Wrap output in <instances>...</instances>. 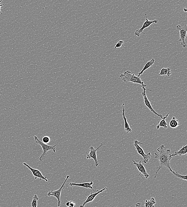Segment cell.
Masks as SVG:
<instances>
[{
  "mask_svg": "<svg viewBox=\"0 0 187 207\" xmlns=\"http://www.w3.org/2000/svg\"><path fill=\"white\" fill-rule=\"evenodd\" d=\"M158 153H154V158L157 159L159 161V165L158 169L154 175V178H156L157 174L160 170L163 167H166L169 169L170 172L173 171L170 165V161L172 159L171 151L170 149H167L165 146L161 145V146L157 148Z\"/></svg>",
  "mask_w": 187,
  "mask_h": 207,
  "instance_id": "6da1fadb",
  "label": "cell"
},
{
  "mask_svg": "<svg viewBox=\"0 0 187 207\" xmlns=\"http://www.w3.org/2000/svg\"><path fill=\"white\" fill-rule=\"evenodd\" d=\"M120 77L121 80L125 83L132 82L141 85L143 87L145 88L147 86V85L144 84V82L141 80V77L136 76L134 74L132 73L129 70H127L121 74L120 75Z\"/></svg>",
  "mask_w": 187,
  "mask_h": 207,
  "instance_id": "7a4b0ae2",
  "label": "cell"
},
{
  "mask_svg": "<svg viewBox=\"0 0 187 207\" xmlns=\"http://www.w3.org/2000/svg\"><path fill=\"white\" fill-rule=\"evenodd\" d=\"M34 138L35 142L37 144L39 145L42 147V150H43V152L41 154L40 157L39 158V160L40 161H43L45 159V157L47 155V153L48 151H52L54 153H56V145H54L53 146L48 145L46 144H44L40 140L39 138L36 136H34Z\"/></svg>",
  "mask_w": 187,
  "mask_h": 207,
  "instance_id": "3957f363",
  "label": "cell"
},
{
  "mask_svg": "<svg viewBox=\"0 0 187 207\" xmlns=\"http://www.w3.org/2000/svg\"><path fill=\"white\" fill-rule=\"evenodd\" d=\"M69 175H67V176H66V180H65L63 184H62V186L60 187V188H59V189L55 191H49V192H48L47 195L49 197L54 196L56 197L57 198V199L58 200V207L60 206L61 205V202L60 201L61 194L62 190L65 189V184L66 183V181H67V180L69 178Z\"/></svg>",
  "mask_w": 187,
  "mask_h": 207,
  "instance_id": "277c9868",
  "label": "cell"
},
{
  "mask_svg": "<svg viewBox=\"0 0 187 207\" xmlns=\"http://www.w3.org/2000/svg\"><path fill=\"white\" fill-rule=\"evenodd\" d=\"M143 145V143L139 142L138 140H134V146L137 150L138 154L141 155L143 159V162L144 163H147L151 158V153L149 152L148 154H146L143 149L139 145Z\"/></svg>",
  "mask_w": 187,
  "mask_h": 207,
  "instance_id": "5b68a950",
  "label": "cell"
},
{
  "mask_svg": "<svg viewBox=\"0 0 187 207\" xmlns=\"http://www.w3.org/2000/svg\"><path fill=\"white\" fill-rule=\"evenodd\" d=\"M177 30H179L180 32V39L179 41L181 45L184 48H186V44L185 43V39L187 38V25H185L183 26L178 25L176 26Z\"/></svg>",
  "mask_w": 187,
  "mask_h": 207,
  "instance_id": "8992f818",
  "label": "cell"
},
{
  "mask_svg": "<svg viewBox=\"0 0 187 207\" xmlns=\"http://www.w3.org/2000/svg\"><path fill=\"white\" fill-rule=\"evenodd\" d=\"M141 88L143 89V91L142 92V94L143 97L144 102V104H145L146 106L147 107L151 110L152 113H153L154 115L158 116V117H160V118L162 119L163 117L162 115H161V114H158V113H157V112L154 110V109L153 108L152 106L151 102L149 101L148 98L147 97L146 93V90L150 91H152V90H150V89H146L145 87H143V86Z\"/></svg>",
  "mask_w": 187,
  "mask_h": 207,
  "instance_id": "52a82bcc",
  "label": "cell"
},
{
  "mask_svg": "<svg viewBox=\"0 0 187 207\" xmlns=\"http://www.w3.org/2000/svg\"><path fill=\"white\" fill-rule=\"evenodd\" d=\"M102 146L103 144H101L96 149H95L92 146H91L90 147V152H89V154H87V153H86V159H92L94 161L95 165L96 167L98 166L99 164V161H98L97 160L96 152Z\"/></svg>",
  "mask_w": 187,
  "mask_h": 207,
  "instance_id": "ba28073f",
  "label": "cell"
},
{
  "mask_svg": "<svg viewBox=\"0 0 187 207\" xmlns=\"http://www.w3.org/2000/svg\"><path fill=\"white\" fill-rule=\"evenodd\" d=\"M145 16L146 19L145 22L143 24L142 27L141 28H140V29H137L135 31V33H134V35L135 36L139 37L141 34H144L145 33L143 32L144 29L148 28L149 26H150V25L153 23L157 24L158 23V20L149 21L148 18H147V14H145Z\"/></svg>",
  "mask_w": 187,
  "mask_h": 207,
  "instance_id": "9c48e42d",
  "label": "cell"
},
{
  "mask_svg": "<svg viewBox=\"0 0 187 207\" xmlns=\"http://www.w3.org/2000/svg\"><path fill=\"white\" fill-rule=\"evenodd\" d=\"M108 189L107 187H105V188H103V189L99 191V190H96L95 191L94 193H93L92 192H91L90 195L88 196L87 197V198L86 200L83 202V203L82 205H80V207H85V205H86L88 203H91L92 202L93 200L95 199L96 197L97 196L99 195V194L101 193L104 192V191H106Z\"/></svg>",
  "mask_w": 187,
  "mask_h": 207,
  "instance_id": "30bf717a",
  "label": "cell"
},
{
  "mask_svg": "<svg viewBox=\"0 0 187 207\" xmlns=\"http://www.w3.org/2000/svg\"><path fill=\"white\" fill-rule=\"evenodd\" d=\"M23 164L25 167H27L28 169L30 170L32 174H33L35 179H36L38 178H39L40 180H44L45 181H46V182H48V180L47 179L46 177H44L42 175V172L39 170L32 168L28 164H26V163H23Z\"/></svg>",
  "mask_w": 187,
  "mask_h": 207,
  "instance_id": "8fae6325",
  "label": "cell"
},
{
  "mask_svg": "<svg viewBox=\"0 0 187 207\" xmlns=\"http://www.w3.org/2000/svg\"><path fill=\"white\" fill-rule=\"evenodd\" d=\"M132 161L134 165L136 166L137 169H138V171L140 172L138 175H140L141 174H143V175L145 177L146 179H148V177H149V175L148 172H147V170L146 169L144 166L142 164L141 161H139L138 163H137L134 161V160H132Z\"/></svg>",
  "mask_w": 187,
  "mask_h": 207,
  "instance_id": "7c38bea8",
  "label": "cell"
},
{
  "mask_svg": "<svg viewBox=\"0 0 187 207\" xmlns=\"http://www.w3.org/2000/svg\"><path fill=\"white\" fill-rule=\"evenodd\" d=\"M93 184L92 181H91L89 182L77 184L76 183L71 182L69 183V186H76L83 187L86 188H90L93 190V191L95 192V190L93 189L92 185Z\"/></svg>",
  "mask_w": 187,
  "mask_h": 207,
  "instance_id": "4fadbf2b",
  "label": "cell"
},
{
  "mask_svg": "<svg viewBox=\"0 0 187 207\" xmlns=\"http://www.w3.org/2000/svg\"><path fill=\"white\" fill-rule=\"evenodd\" d=\"M122 115L123 120L124 121V130L127 133L131 132L132 131L131 128L130 127L129 125L128 122L127 121V117H126L125 114H124V112H125V109H124V104L123 103L122 104Z\"/></svg>",
  "mask_w": 187,
  "mask_h": 207,
  "instance_id": "5bb4252c",
  "label": "cell"
},
{
  "mask_svg": "<svg viewBox=\"0 0 187 207\" xmlns=\"http://www.w3.org/2000/svg\"><path fill=\"white\" fill-rule=\"evenodd\" d=\"M187 154V145L183 146L182 148L178 151L174 152L173 154H171V156L174 157L176 156H182V155H186Z\"/></svg>",
  "mask_w": 187,
  "mask_h": 207,
  "instance_id": "9a60e30c",
  "label": "cell"
},
{
  "mask_svg": "<svg viewBox=\"0 0 187 207\" xmlns=\"http://www.w3.org/2000/svg\"><path fill=\"white\" fill-rule=\"evenodd\" d=\"M154 62H155V60L153 59H152L151 60L147 62L145 66H144L143 68L142 69V70L140 72H139L137 76H139V77H140L141 75L143 73L144 71L147 70V69H148L149 68H150L152 66V65H153Z\"/></svg>",
  "mask_w": 187,
  "mask_h": 207,
  "instance_id": "2e32d148",
  "label": "cell"
},
{
  "mask_svg": "<svg viewBox=\"0 0 187 207\" xmlns=\"http://www.w3.org/2000/svg\"><path fill=\"white\" fill-rule=\"evenodd\" d=\"M169 115V113H167L164 117H163V118L161 119V121L160 122L158 123V124L157 125V130L159 129L160 127H162L164 128H168V126H167V123L166 122V119L167 118V117H168Z\"/></svg>",
  "mask_w": 187,
  "mask_h": 207,
  "instance_id": "e0dca14e",
  "label": "cell"
},
{
  "mask_svg": "<svg viewBox=\"0 0 187 207\" xmlns=\"http://www.w3.org/2000/svg\"><path fill=\"white\" fill-rule=\"evenodd\" d=\"M156 203L154 198H152L150 200H146L144 203V207H154Z\"/></svg>",
  "mask_w": 187,
  "mask_h": 207,
  "instance_id": "ac0fdd59",
  "label": "cell"
},
{
  "mask_svg": "<svg viewBox=\"0 0 187 207\" xmlns=\"http://www.w3.org/2000/svg\"><path fill=\"white\" fill-rule=\"evenodd\" d=\"M172 74V72L171 71V69L170 68H163L161 69V71L159 74V76H166L167 75L168 76H169Z\"/></svg>",
  "mask_w": 187,
  "mask_h": 207,
  "instance_id": "d6986e66",
  "label": "cell"
},
{
  "mask_svg": "<svg viewBox=\"0 0 187 207\" xmlns=\"http://www.w3.org/2000/svg\"><path fill=\"white\" fill-rule=\"evenodd\" d=\"M178 120L175 117H173L172 120L170 122L169 125L172 128H176L180 125Z\"/></svg>",
  "mask_w": 187,
  "mask_h": 207,
  "instance_id": "ffe728a7",
  "label": "cell"
},
{
  "mask_svg": "<svg viewBox=\"0 0 187 207\" xmlns=\"http://www.w3.org/2000/svg\"><path fill=\"white\" fill-rule=\"evenodd\" d=\"M172 172V173L175 176L177 177V178H180V179H181L185 180V181H187V174L185 175H181V174L178 173H177L176 172H175V171H174L173 170V171H172V172Z\"/></svg>",
  "mask_w": 187,
  "mask_h": 207,
  "instance_id": "44dd1931",
  "label": "cell"
},
{
  "mask_svg": "<svg viewBox=\"0 0 187 207\" xmlns=\"http://www.w3.org/2000/svg\"><path fill=\"white\" fill-rule=\"evenodd\" d=\"M39 198L36 195H35L31 202V206L32 207H37V202L39 200Z\"/></svg>",
  "mask_w": 187,
  "mask_h": 207,
  "instance_id": "7402d4cb",
  "label": "cell"
},
{
  "mask_svg": "<svg viewBox=\"0 0 187 207\" xmlns=\"http://www.w3.org/2000/svg\"><path fill=\"white\" fill-rule=\"evenodd\" d=\"M42 142L45 144H47L50 141V137L47 136H45L42 138Z\"/></svg>",
  "mask_w": 187,
  "mask_h": 207,
  "instance_id": "603a6c76",
  "label": "cell"
},
{
  "mask_svg": "<svg viewBox=\"0 0 187 207\" xmlns=\"http://www.w3.org/2000/svg\"><path fill=\"white\" fill-rule=\"evenodd\" d=\"M124 43V42L123 41L120 40L118 42H117L116 44L115 45V48H120L121 47L123 44Z\"/></svg>",
  "mask_w": 187,
  "mask_h": 207,
  "instance_id": "cb8c5ba5",
  "label": "cell"
},
{
  "mask_svg": "<svg viewBox=\"0 0 187 207\" xmlns=\"http://www.w3.org/2000/svg\"><path fill=\"white\" fill-rule=\"evenodd\" d=\"M70 205L69 207H75L76 206V203L73 201H70Z\"/></svg>",
  "mask_w": 187,
  "mask_h": 207,
  "instance_id": "d4e9b609",
  "label": "cell"
},
{
  "mask_svg": "<svg viewBox=\"0 0 187 207\" xmlns=\"http://www.w3.org/2000/svg\"><path fill=\"white\" fill-rule=\"evenodd\" d=\"M135 207H141V202L137 203L135 205Z\"/></svg>",
  "mask_w": 187,
  "mask_h": 207,
  "instance_id": "484cf974",
  "label": "cell"
},
{
  "mask_svg": "<svg viewBox=\"0 0 187 207\" xmlns=\"http://www.w3.org/2000/svg\"><path fill=\"white\" fill-rule=\"evenodd\" d=\"M66 206H67L68 207H69V205H70V202H68L66 203Z\"/></svg>",
  "mask_w": 187,
  "mask_h": 207,
  "instance_id": "4316f807",
  "label": "cell"
},
{
  "mask_svg": "<svg viewBox=\"0 0 187 207\" xmlns=\"http://www.w3.org/2000/svg\"><path fill=\"white\" fill-rule=\"evenodd\" d=\"M3 5H4L3 4H0V14H2V12H1V7L3 6Z\"/></svg>",
  "mask_w": 187,
  "mask_h": 207,
  "instance_id": "83f0119b",
  "label": "cell"
},
{
  "mask_svg": "<svg viewBox=\"0 0 187 207\" xmlns=\"http://www.w3.org/2000/svg\"><path fill=\"white\" fill-rule=\"evenodd\" d=\"M184 11H185V12H187V9L185 8H184Z\"/></svg>",
  "mask_w": 187,
  "mask_h": 207,
  "instance_id": "f1b7e54d",
  "label": "cell"
},
{
  "mask_svg": "<svg viewBox=\"0 0 187 207\" xmlns=\"http://www.w3.org/2000/svg\"><path fill=\"white\" fill-rule=\"evenodd\" d=\"M2 2V0H1V1H0V3L1 2Z\"/></svg>",
  "mask_w": 187,
  "mask_h": 207,
  "instance_id": "f546056e",
  "label": "cell"
}]
</instances>
